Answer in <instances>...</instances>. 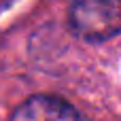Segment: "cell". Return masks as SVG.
Segmentation results:
<instances>
[{
	"instance_id": "6da1fadb",
	"label": "cell",
	"mask_w": 121,
	"mask_h": 121,
	"mask_svg": "<svg viewBox=\"0 0 121 121\" xmlns=\"http://www.w3.org/2000/svg\"><path fill=\"white\" fill-rule=\"evenodd\" d=\"M68 26L81 40H111L121 32V0H72Z\"/></svg>"
},
{
	"instance_id": "7a4b0ae2",
	"label": "cell",
	"mask_w": 121,
	"mask_h": 121,
	"mask_svg": "<svg viewBox=\"0 0 121 121\" xmlns=\"http://www.w3.org/2000/svg\"><path fill=\"white\" fill-rule=\"evenodd\" d=\"M13 121H70L81 119V113L62 98L34 96L13 111Z\"/></svg>"
}]
</instances>
